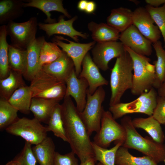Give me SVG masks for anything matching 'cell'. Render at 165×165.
<instances>
[{
	"instance_id": "6da1fadb",
	"label": "cell",
	"mask_w": 165,
	"mask_h": 165,
	"mask_svg": "<svg viewBox=\"0 0 165 165\" xmlns=\"http://www.w3.org/2000/svg\"><path fill=\"white\" fill-rule=\"evenodd\" d=\"M61 113L68 142L80 163L94 157L92 142L86 127L71 97H65Z\"/></svg>"
},
{
	"instance_id": "7a4b0ae2",
	"label": "cell",
	"mask_w": 165,
	"mask_h": 165,
	"mask_svg": "<svg viewBox=\"0 0 165 165\" xmlns=\"http://www.w3.org/2000/svg\"><path fill=\"white\" fill-rule=\"evenodd\" d=\"M120 122L126 132V139L122 146L128 149H136L151 158L157 163L164 161L165 145L141 136L133 125L130 116H123Z\"/></svg>"
},
{
	"instance_id": "3957f363",
	"label": "cell",
	"mask_w": 165,
	"mask_h": 165,
	"mask_svg": "<svg viewBox=\"0 0 165 165\" xmlns=\"http://www.w3.org/2000/svg\"><path fill=\"white\" fill-rule=\"evenodd\" d=\"M133 62L128 53L126 52L116 58L111 69L110 76L111 96L109 105L121 102L125 92L131 90L133 82Z\"/></svg>"
},
{
	"instance_id": "277c9868",
	"label": "cell",
	"mask_w": 165,
	"mask_h": 165,
	"mask_svg": "<svg viewBox=\"0 0 165 165\" xmlns=\"http://www.w3.org/2000/svg\"><path fill=\"white\" fill-rule=\"evenodd\" d=\"M124 46L133 62V82L131 92L134 95L139 96L153 88L156 79L155 66L150 63L149 58L138 54L127 47Z\"/></svg>"
},
{
	"instance_id": "5b68a950",
	"label": "cell",
	"mask_w": 165,
	"mask_h": 165,
	"mask_svg": "<svg viewBox=\"0 0 165 165\" xmlns=\"http://www.w3.org/2000/svg\"><path fill=\"white\" fill-rule=\"evenodd\" d=\"M32 98L54 99L61 101L66 93L65 83L41 69L31 81Z\"/></svg>"
},
{
	"instance_id": "8992f818",
	"label": "cell",
	"mask_w": 165,
	"mask_h": 165,
	"mask_svg": "<svg viewBox=\"0 0 165 165\" xmlns=\"http://www.w3.org/2000/svg\"><path fill=\"white\" fill-rule=\"evenodd\" d=\"M158 96L157 93L152 88L131 102H121L110 106L109 111L115 120L127 114L135 113H142L151 116L156 105Z\"/></svg>"
},
{
	"instance_id": "52a82bcc",
	"label": "cell",
	"mask_w": 165,
	"mask_h": 165,
	"mask_svg": "<svg viewBox=\"0 0 165 165\" xmlns=\"http://www.w3.org/2000/svg\"><path fill=\"white\" fill-rule=\"evenodd\" d=\"M106 93L103 86L99 87L92 94L87 91L86 102L83 110L80 112L90 136L99 130L104 110L102 103Z\"/></svg>"
},
{
	"instance_id": "ba28073f",
	"label": "cell",
	"mask_w": 165,
	"mask_h": 165,
	"mask_svg": "<svg viewBox=\"0 0 165 165\" xmlns=\"http://www.w3.org/2000/svg\"><path fill=\"white\" fill-rule=\"evenodd\" d=\"M126 138V132L124 127L116 121L109 111L104 110L100 129L94 136L93 141L100 147L107 148L113 141L123 144Z\"/></svg>"
},
{
	"instance_id": "9c48e42d",
	"label": "cell",
	"mask_w": 165,
	"mask_h": 165,
	"mask_svg": "<svg viewBox=\"0 0 165 165\" xmlns=\"http://www.w3.org/2000/svg\"><path fill=\"white\" fill-rule=\"evenodd\" d=\"M5 130L8 133L21 137L31 145H36L47 137L46 127L34 118H19Z\"/></svg>"
},
{
	"instance_id": "30bf717a",
	"label": "cell",
	"mask_w": 165,
	"mask_h": 165,
	"mask_svg": "<svg viewBox=\"0 0 165 165\" xmlns=\"http://www.w3.org/2000/svg\"><path fill=\"white\" fill-rule=\"evenodd\" d=\"M38 23L36 17L21 23L11 21L6 25L7 35L11 44L17 47L26 49L36 38Z\"/></svg>"
},
{
	"instance_id": "8fae6325",
	"label": "cell",
	"mask_w": 165,
	"mask_h": 165,
	"mask_svg": "<svg viewBox=\"0 0 165 165\" xmlns=\"http://www.w3.org/2000/svg\"><path fill=\"white\" fill-rule=\"evenodd\" d=\"M125 52L123 44L117 41L96 42L91 49L93 61L103 71L109 69L108 64L111 60L119 57Z\"/></svg>"
},
{
	"instance_id": "7c38bea8",
	"label": "cell",
	"mask_w": 165,
	"mask_h": 165,
	"mask_svg": "<svg viewBox=\"0 0 165 165\" xmlns=\"http://www.w3.org/2000/svg\"><path fill=\"white\" fill-rule=\"evenodd\" d=\"M53 42L61 48L62 50L73 61L75 72L78 77L82 68V61L86 54L91 50L96 42L93 41L87 43H80L71 41L61 36H54Z\"/></svg>"
},
{
	"instance_id": "4fadbf2b",
	"label": "cell",
	"mask_w": 165,
	"mask_h": 165,
	"mask_svg": "<svg viewBox=\"0 0 165 165\" xmlns=\"http://www.w3.org/2000/svg\"><path fill=\"white\" fill-rule=\"evenodd\" d=\"M119 39L124 46L138 54L149 56L152 52V42L133 24L120 33Z\"/></svg>"
},
{
	"instance_id": "5bb4252c",
	"label": "cell",
	"mask_w": 165,
	"mask_h": 165,
	"mask_svg": "<svg viewBox=\"0 0 165 165\" xmlns=\"http://www.w3.org/2000/svg\"><path fill=\"white\" fill-rule=\"evenodd\" d=\"M145 8L139 7L133 11L132 24L152 43L159 40L161 32Z\"/></svg>"
},
{
	"instance_id": "9a60e30c",
	"label": "cell",
	"mask_w": 165,
	"mask_h": 165,
	"mask_svg": "<svg viewBox=\"0 0 165 165\" xmlns=\"http://www.w3.org/2000/svg\"><path fill=\"white\" fill-rule=\"evenodd\" d=\"M77 18V16H75L68 20H65L64 17L61 16L57 22L51 24L39 22L38 26L40 29L45 32L48 38L55 34H61L68 36L78 42L79 37L87 39L88 35L78 31L73 28V23Z\"/></svg>"
},
{
	"instance_id": "2e32d148",
	"label": "cell",
	"mask_w": 165,
	"mask_h": 165,
	"mask_svg": "<svg viewBox=\"0 0 165 165\" xmlns=\"http://www.w3.org/2000/svg\"><path fill=\"white\" fill-rule=\"evenodd\" d=\"M65 82L66 89L65 97H72L75 102L78 110L80 112H82L86 102L89 87L87 82L83 78L78 77L75 69Z\"/></svg>"
},
{
	"instance_id": "e0dca14e",
	"label": "cell",
	"mask_w": 165,
	"mask_h": 165,
	"mask_svg": "<svg viewBox=\"0 0 165 165\" xmlns=\"http://www.w3.org/2000/svg\"><path fill=\"white\" fill-rule=\"evenodd\" d=\"M82 66L78 77L83 78L87 81L89 85L88 92L90 94H93L100 87L108 85V81L101 74L89 52L85 56Z\"/></svg>"
},
{
	"instance_id": "ac0fdd59",
	"label": "cell",
	"mask_w": 165,
	"mask_h": 165,
	"mask_svg": "<svg viewBox=\"0 0 165 165\" xmlns=\"http://www.w3.org/2000/svg\"><path fill=\"white\" fill-rule=\"evenodd\" d=\"M41 69L65 82L75 68L72 60L63 51L58 58L50 64L43 65Z\"/></svg>"
},
{
	"instance_id": "d6986e66",
	"label": "cell",
	"mask_w": 165,
	"mask_h": 165,
	"mask_svg": "<svg viewBox=\"0 0 165 165\" xmlns=\"http://www.w3.org/2000/svg\"><path fill=\"white\" fill-rule=\"evenodd\" d=\"M24 4V7H32L39 9L43 12L47 16L44 20L45 23H53L56 22L55 19L51 17L50 12L56 11L62 13L68 18L71 15L63 7L62 0H28Z\"/></svg>"
},
{
	"instance_id": "ffe728a7",
	"label": "cell",
	"mask_w": 165,
	"mask_h": 165,
	"mask_svg": "<svg viewBox=\"0 0 165 165\" xmlns=\"http://www.w3.org/2000/svg\"><path fill=\"white\" fill-rule=\"evenodd\" d=\"M45 41L44 36L37 38L26 49L27 67L23 76L29 81H31L38 71L40 51Z\"/></svg>"
},
{
	"instance_id": "44dd1931",
	"label": "cell",
	"mask_w": 165,
	"mask_h": 165,
	"mask_svg": "<svg viewBox=\"0 0 165 165\" xmlns=\"http://www.w3.org/2000/svg\"><path fill=\"white\" fill-rule=\"evenodd\" d=\"M60 101L54 99L32 98L30 111L33 114L34 118L40 122L47 123L53 109Z\"/></svg>"
},
{
	"instance_id": "7402d4cb",
	"label": "cell",
	"mask_w": 165,
	"mask_h": 165,
	"mask_svg": "<svg viewBox=\"0 0 165 165\" xmlns=\"http://www.w3.org/2000/svg\"><path fill=\"white\" fill-rule=\"evenodd\" d=\"M32 150L39 165H54L56 152L51 138L47 137L40 143L32 147Z\"/></svg>"
},
{
	"instance_id": "603a6c76",
	"label": "cell",
	"mask_w": 165,
	"mask_h": 165,
	"mask_svg": "<svg viewBox=\"0 0 165 165\" xmlns=\"http://www.w3.org/2000/svg\"><path fill=\"white\" fill-rule=\"evenodd\" d=\"M22 0L0 1V24L4 25L21 16L24 13V4Z\"/></svg>"
},
{
	"instance_id": "cb8c5ba5",
	"label": "cell",
	"mask_w": 165,
	"mask_h": 165,
	"mask_svg": "<svg viewBox=\"0 0 165 165\" xmlns=\"http://www.w3.org/2000/svg\"><path fill=\"white\" fill-rule=\"evenodd\" d=\"M88 28L91 33L92 38L96 42L117 41L120 32L107 23L98 24L93 21L88 24Z\"/></svg>"
},
{
	"instance_id": "d4e9b609",
	"label": "cell",
	"mask_w": 165,
	"mask_h": 165,
	"mask_svg": "<svg viewBox=\"0 0 165 165\" xmlns=\"http://www.w3.org/2000/svg\"><path fill=\"white\" fill-rule=\"evenodd\" d=\"M133 11L121 7L112 9L106 19L107 24L121 33L132 24Z\"/></svg>"
},
{
	"instance_id": "484cf974",
	"label": "cell",
	"mask_w": 165,
	"mask_h": 165,
	"mask_svg": "<svg viewBox=\"0 0 165 165\" xmlns=\"http://www.w3.org/2000/svg\"><path fill=\"white\" fill-rule=\"evenodd\" d=\"M136 128H141L145 131L155 141L163 143L165 136L160 124L152 116L148 118H137L132 120Z\"/></svg>"
},
{
	"instance_id": "4316f807",
	"label": "cell",
	"mask_w": 165,
	"mask_h": 165,
	"mask_svg": "<svg viewBox=\"0 0 165 165\" xmlns=\"http://www.w3.org/2000/svg\"><path fill=\"white\" fill-rule=\"evenodd\" d=\"M32 92L30 87L26 85L16 90L8 101L18 111L28 114L32 99Z\"/></svg>"
},
{
	"instance_id": "83f0119b",
	"label": "cell",
	"mask_w": 165,
	"mask_h": 165,
	"mask_svg": "<svg viewBox=\"0 0 165 165\" xmlns=\"http://www.w3.org/2000/svg\"><path fill=\"white\" fill-rule=\"evenodd\" d=\"M27 56L26 49L9 44L8 62L10 69L23 75L26 69Z\"/></svg>"
},
{
	"instance_id": "f1b7e54d",
	"label": "cell",
	"mask_w": 165,
	"mask_h": 165,
	"mask_svg": "<svg viewBox=\"0 0 165 165\" xmlns=\"http://www.w3.org/2000/svg\"><path fill=\"white\" fill-rule=\"evenodd\" d=\"M115 164L116 165H158L151 158L145 156L135 157L128 151V148L120 146L116 154Z\"/></svg>"
},
{
	"instance_id": "f546056e",
	"label": "cell",
	"mask_w": 165,
	"mask_h": 165,
	"mask_svg": "<svg viewBox=\"0 0 165 165\" xmlns=\"http://www.w3.org/2000/svg\"><path fill=\"white\" fill-rule=\"evenodd\" d=\"M22 75L10 69L9 76L0 80V97L8 101L16 90L25 85Z\"/></svg>"
},
{
	"instance_id": "4dcf8cb0",
	"label": "cell",
	"mask_w": 165,
	"mask_h": 165,
	"mask_svg": "<svg viewBox=\"0 0 165 165\" xmlns=\"http://www.w3.org/2000/svg\"><path fill=\"white\" fill-rule=\"evenodd\" d=\"M157 59L153 62L155 67L156 79L153 86L157 89L165 81V50L160 41L153 43Z\"/></svg>"
},
{
	"instance_id": "1f68e13d",
	"label": "cell",
	"mask_w": 165,
	"mask_h": 165,
	"mask_svg": "<svg viewBox=\"0 0 165 165\" xmlns=\"http://www.w3.org/2000/svg\"><path fill=\"white\" fill-rule=\"evenodd\" d=\"M46 126L47 132L52 131L54 135L68 142L61 113V105L57 104L53 109Z\"/></svg>"
},
{
	"instance_id": "d6a6232c",
	"label": "cell",
	"mask_w": 165,
	"mask_h": 165,
	"mask_svg": "<svg viewBox=\"0 0 165 165\" xmlns=\"http://www.w3.org/2000/svg\"><path fill=\"white\" fill-rule=\"evenodd\" d=\"M7 35L6 25H2L0 27V79L7 78L10 70L8 62L9 44L7 41Z\"/></svg>"
},
{
	"instance_id": "836d02e7",
	"label": "cell",
	"mask_w": 165,
	"mask_h": 165,
	"mask_svg": "<svg viewBox=\"0 0 165 165\" xmlns=\"http://www.w3.org/2000/svg\"><path fill=\"white\" fill-rule=\"evenodd\" d=\"M123 144L122 142H118L112 148L108 149L100 147L92 141V145L95 160L104 165H115L116 152Z\"/></svg>"
},
{
	"instance_id": "e575fe53",
	"label": "cell",
	"mask_w": 165,
	"mask_h": 165,
	"mask_svg": "<svg viewBox=\"0 0 165 165\" xmlns=\"http://www.w3.org/2000/svg\"><path fill=\"white\" fill-rule=\"evenodd\" d=\"M18 111L8 101L0 97V130H6L19 118L17 116Z\"/></svg>"
},
{
	"instance_id": "d590c367",
	"label": "cell",
	"mask_w": 165,
	"mask_h": 165,
	"mask_svg": "<svg viewBox=\"0 0 165 165\" xmlns=\"http://www.w3.org/2000/svg\"><path fill=\"white\" fill-rule=\"evenodd\" d=\"M62 52V50L56 43L45 41L40 51L38 71L43 65L50 64L57 60Z\"/></svg>"
},
{
	"instance_id": "8d00e7d4",
	"label": "cell",
	"mask_w": 165,
	"mask_h": 165,
	"mask_svg": "<svg viewBox=\"0 0 165 165\" xmlns=\"http://www.w3.org/2000/svg\"><path fill=\"white\" fill-rule=\"evenodd\" d=\"M145 8L160 30L163 38L164 47L165 48V4L158 7L147 5Z\"/></svg>"
},
{
	"instance_id": "74e56055",
	"label": "cell",
	"mask_w": 165,
	"mask_h": 165,
	"mask_svg": "<svg viewBox=\"0 0 165 165\" xmlns=\"http://www.w3.org/2000/svg\"><path fill=\"white\" fill-rule=\"evenodd\" d=\"M31 145L25 141L21 152L13 159V160L18 165H36L37 161Z\"/></svg>"
},
{
	"instance_id": "f35d334b",
	"label": "cell",
	"mask_w": 165,
	"mask_h": 165,
	"mask_svg": "<svg viewBox=\"0 0 165 165\" xmlns=\"http://www.w3.org/2000/svg\"><path fill=\"white\" fill-rule=\"evenodd\" d=\"M75 155L72 151L64 155L56 152L54 165H79Z\"/></svg>"
},
{
	"instance_id": "ab89813d",
	"label": "cell",
	"mask_w": 165,
	"mask_h": 165,
	"mask_svg": "<svg viewBox=\"0 0 165 165\" xmlns=\"http://www.w3.org/2000/svg\"><path fill=\"white\" fill-rule=\"evenodd\" d=\"M160 124L165 125V98L158 96L157 104L152 116Z\"/></svg>"
},
{
	"instance_id": "60d3db41",
	"label": "cell",
	"mask_w": 165,
	"mask_h": 165,
	"mask_svg": "<svg viewBox=\"0 0 165 165\" xmlns=\"http://www.w3.org/2000/svg\"><path fill=\"white\" fill-rule=\"evenodd\" d=\"M96 8L95 3L93 1H88L85 12L86 13L90 14L93 13Z\"/></svg>"
},
{
	"instance_id": "b9f144b4",
	"label": "cell",
	"mask_w": 165,
	"mask_h": 165,
	"mask_svg": "<svg viewBox=\"0 0 165 165\" xmlns=\"http://www.w3.org/2000/svg\"><path fill=\"white\" fill-rule=\"evenodd\" d=\"M145 2L152 6L158 7L162 4H165V0H145Z\"/></svg>"
},
{
	"instance_id": "7bdbcfd3",
	"label": "cell",
	"mask_w": 165,
	"mask_h": 165,
	"mask_svg": "<svg viewBox=\"0 0 165 165\" xmlns=\"http://www.w3.org/2000/svg\"><path fill=\"white\" fill-rule=\"evenodd\" d=\"M88 1L86 0H81L78 2L77 5L78 9L81 11H85Z\"/></svg>"
},
{
	"instance_id": "ee69618b",
	"label": "cell",
	"mask_w": 165,
	"mask_h": 165,
	"mask_svg": "<svg viewBox=\"0 0 165 165\" xmlns=\"http://www.w3.org/2000/svg\"><path fill=\"white\" fill-rule=\"evenodd\" d=\"M158 96L165 98V81L158 89Z\"/></svg>"
},
{
	"instance_id": "f6af8a7d",
	"label": "cell",
	"mask_w": 165,
	"mask_h": 165,
	"mask_svg": "<svg viewBox=\"0 0 165 165\" xmlns=\"http://www.w3.org/2000/svg\"><path fill=\"white\" fill-rule=\"evenodd\" d=\"M96 162L94 157L90 158L85 162L80 163L79 165H95Z\"/></svg>"
},
{
	"instance_id": "bcb514c9",
	"label": "cell",
	"mask_w": 165,
	"mask_h": 165,
	"mask_svg": "<svg viewBox=\"0 0 165 165\" xmlns=\"http://www.w3.org/2000/svg\"><path fill=\"white\" fill-rule=\"evenodd\" d=\"M4 165H18L13 160L9 161Z\"/></svg>"
},
{
	"instance_id": "7dc6e473",
	"label": "cell",
	"mask_w": 165,
	"mask_h": 165,
	"mask_svg": "<svg viewBox=\"0 0 165 165\" xmlns=\"http://www.w3.org/2000/svg\"><path fill=\"white\" fill-rule=\"evenodd\" d=\"M96 165H103L101 163L99 162L98 163H97V164Z\"/></svg>"
}]
</instances>
